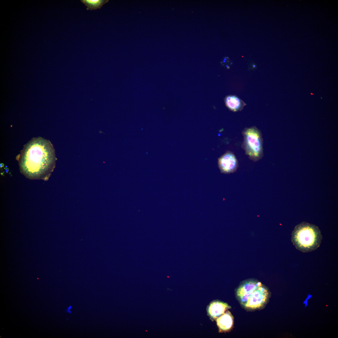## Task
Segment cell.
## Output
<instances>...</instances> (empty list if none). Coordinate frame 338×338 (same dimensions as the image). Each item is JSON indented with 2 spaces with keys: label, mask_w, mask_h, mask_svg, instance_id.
I'll return each instance as SVG.
<instances>
[{
  "label": "cell",
  "mask_w": 338,
  "mask_h": 338,
  "mask_svg": "<svg viewBox=\"0 0 338 338\" xmlns=\"http://www.w3.org/2000/svg\"><path fill=\"white\" fill-rule=\"evenodd\" d=\"M17 160L21 172L26 177L47 180L54 166V150L49 141L33 138L24 146Z\"/></svg>",
  "instance_id": "obj_1"
},
{
  "label": "cell",
  "mask_w": 338,
  "mask_h": 338,
  "mask_svg": "<svg viewBox=\"0 0 338 338\" xmlns=\"http://www.w3.org/2000/svg\"><path fill=\"white\" fill-rule=\"evenodd\" d=\"M322 236L316 226L303 222L294 228L291 234V241L297 249L304 253L315 250L319 247Z\"/></svg>",
  "instance_id": "obj_2"
},
{
  "label": "cell",
  "mask_w": 338,
  "mask_h": 338,
  "mask_svg": "<svg viewBox=\"0 0 338 338\" xmlns=\"http://www.w3.org/2000/svg\"><path fill=\"white\" fill-rule=\"evenodd\" d=\"M241 147L249 158L257 161L263 156V139L261 131L255 126L245 128L242 131Z\"/></svg>",
  "instance_id": "obj_3"
},
{
  "label": "cell",
  "mask_w": 338,
  "mask_h": 338,
  "mask_svg": "<svg viewBox=\"0 0 338 338\" xmlns=\"http://www.w3.org/2000/svg\"><path fill=\"white\" fill-rule=\"evenodd\" d=\"M271 295L269 289L262 284L252 293L243 307L248 311L262 310L269 302Z\"/></svg>",
  "instance_id": "obj_4"
},
{
  "label": "cell",
  "mask_w": 338,
  "mask_h": 338,
  "mask_svg": "<svg viewBox=\"0 0 338 338\" xmlns=\"http://www.w3.org/2000/svg\"><path fill=\"white\" fill-rule=\"evenodd\" d=\"M262 284L261 282L253 279L245 280L241 283L236 289L235 294L242 307L244 305L252 293Z\"/></svg>",
  "instance_id": "obj_5"
},
{
  "label": "cell",
  "mask_w": 338,
  "mask_h": 338,
  "mask_svg": "<svg viewBox=\"0 0 338 338\" xmlns=\"http://www.w3.org/2000/svg\"><path fill=\"white\" fill-rule=\"evenodd\" d=\"M218 165L221 173L228 174L235 172L238 164L234 153L228 151L218 158Z\"/></svg>",
  "instance_id": "obj_6"
},
{
  "label": "cell",
  "mask_w": 338,
  "mask_h": 338,
  "mask_svg": "<svg viewBox=\"0 0 338 338\" xmlns=\"http://www.w3.org/2000/svg\"><path fill=\"white\" fill-rule=\"evenodd\" d=\"M231 308L227 303L219 301L212 302L208 308V313L213 320H216L223 315L226 311Z\"/></svg>",
  "instance_id": "obj_7"
},
{
  "label": "cell",
  "mask_w": 338,
  "mask_h": 338,
  "mask_svg": "<svg viewBox=\"0 0 338 338\" xmlns=\"http://www.w3.org/2000/svg\"><path fill=\"white\" fill-rule=\"evenodd\" d=\"M216 321L220 332L228 331L233 325V316L228 310L217 318Z\"/></svg>",
  "instance_id": "obj_8"
},
{
  "label": "cell",
  "mask_w": 338,
  "mask_h": 338,
  "mask_svg": "<svg viewBox=\"0 0 338 338\" xmlns=\"http://www.w3.org/2000/svg\"><path fill=\"white\" fill-rule=\"evenodd\" d=\"M226 106L230 110L237 112L242 110L246 104L240 99L235 95H229L224 99Z\"/></svg>",
  "instance_id": "obj_9"
},
{
  "label": "cell",
  "mask_w": 338,
  "mask_h": 338,
  "mask_svg": "<svg viewBox=\"0 0 338 338\" xmlns=\"http://www.w3.org/2000/svg\"><path fill=\"white\" fill-rule=\"evenodd\" d=\"M80 1L87 7V10L100 9L108 0H81Z\"/></svg>",
  "instance_id": "obj_10"
}]
</instances>
